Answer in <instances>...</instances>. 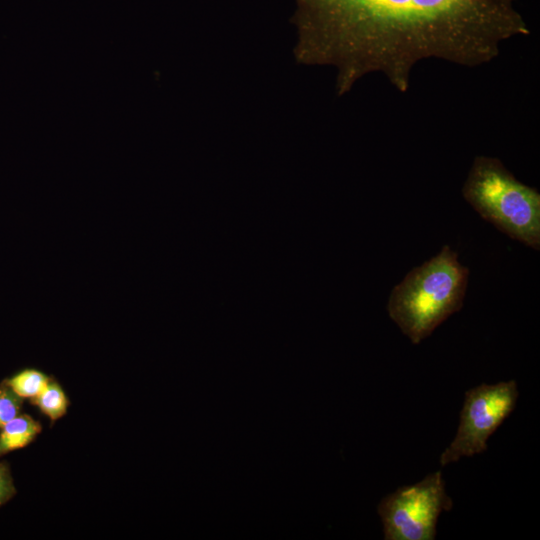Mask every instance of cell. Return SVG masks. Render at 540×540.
I'll list each match as a JSON object with an SVG mask.
<instances>
[{
	"mask_svg": "<svg viewBox=\"0 0 540 540\" xmlns=\"http://www.w3.org/2000/svg\"><path fill=\"white\" fill-rule=\"evenodd\" d=\"M295 1L296 59L336 68L338 95L375 72L406 92L422 60L477 67L505 41L530 34L515 0Z\"/></svg>",
	"mask_w": 540,
	"mask_h": 540,
	"instance_id": "cell-1",
	"label": "cell"
},
{
	"mask_svg": "<svg viewBox=\"0 0 540 540\" xmlns=\"http://www.w3.org/2000/svg\"><path fill=\"white\" fill-rule=\"evenodd\" d=\"M468 277L457 252L445 245L392 289L388 314L413 344H419L462 308Z\"/></svg>",
	"mask_w": 540,
	"mask_h": 540,
	"instance_id": "cell-2",
	"label": "cell"
},
{
	"mask_svg": "<svg viewBox=\"0 0 540 540\" xmlns=\"http://www.w3.org/2000/svg\"><path fill=\"white\" fill-rule=\"evenodd\" d=\"M464 199L501 232L540 248V194L494 157H475L462 188Z\"/></svg>",
	"mask_w": 540,
	"mask_h": 540,
	"instance_id": "cell-3",
	"label": "cell"
},
{
	"mask_svg": "<svg viewBox=\"0 0 540 540\" xmlns=\"http://www.w3.org/2000/svg\"><path fill=\"white\" fill-rule=\"evenodd\" d=\"M452 507L442 473L436 471L383 497L377 512L385 540H434L440 514Z\"/></svg>",
	"mask_w": 540,
	"mask_h": 540,
	"instance_id": "cell-4",
	"label": "cell"
},
{
	"mask_svg": "<svg viewBox=\"0 0 540 540\" xmlns=\"http://www.w3.org/2000/svg\"><path fill=\"white\" fill-rule=\"evenodd\" d=\"M518 388L515 380L480 384L465 392L456 435L440 456V464L458 461L487 450L489 437L513 412Z\"/></svg>",
	"mask_w": 540,
	"mask_h": 540,
	"instance_id": "cell-5",
	"label": "cell"
},
{
	"mask_svg": "<svg viewBox=\"0 0 540 540\" xmlns=\"http://www.w3.org/2000/svg\"><path fill=\"white\" fill-rule=\"evenodd\" d=\"M41 431V425L29 415H18L0 432V455L27 446Z\"/></svg>",
	"mask_w": 540,
	"mask_h": 540,
	"instance_id": "cell-6",
	"label": "cell"
},
{
	"mask_svg": "<svg viewBox=\"0 0 540 540\" xmlns=\"http://www.w3.org/2000/svg\"><path fill=\"white\" fill-rule=\"evenodd\" d=\"M32 403L51 420L61 418L67 411L69 401L62 387L50 380L44 389L34 398Z\"/></svg>",
	"mask_w": 540,
	"mask_h": 540,
	"instance_id": "cell-7",
	"label": "cell"
},
{
	"mask_svg": "<svg viewBox=\"0 0 540 540\" xmlns=\"http://www.w3.org/2000/svg\"><path fill=\"white\" fill-rule=\"evenodd\" d=\"M51 379L37 369L27 368L7 381V385L22 398H34Z\"/></svg>",
	"mask_w": 540,
	"mask_h": 540,
	"instance_id": "cell-8",
	"label": "cell"
},
{
	"mask_svg": "<svg viewBox=\"0 0 540 540\" xmlns=\"http://www.w3.org/2000/svg\"><path fill=\"white\" fill-rule=\"evenodd\" d=\"M22 399L7 384L0 387V428L19 415Z\"/></svg>",
	"mask_w": 540,
	"mask_h": 540,
	"instance_id": "cell-9",
	"label": "cell"
},
{
	"mask_svg": "<svg viewBox=\"0 0 540 540\" xmlns=\"http://www.w3.org/2000/svg\"><path fill=\"white\" fill-rule=\"evenodd\" d=\"M15 493L13 481L8 468L0 463V505L8 501Z\"/></svg>",
	"mask_w": 540,
	"mask_h": 540,
	"instance_id": "cell-10",
	"label": "cell"
}]
</instances>
